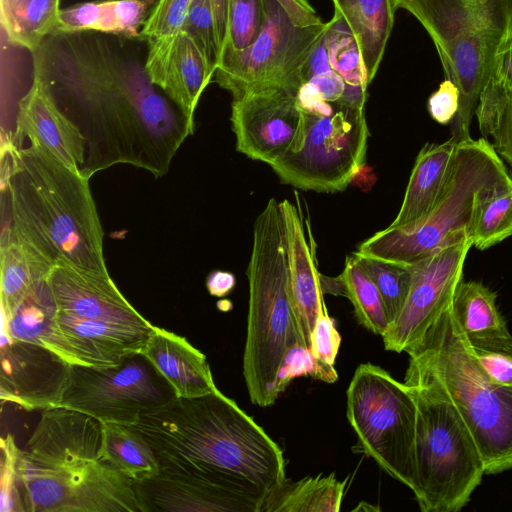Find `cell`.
<instances>
[{
  "label": "cell",
  "instance_id": "cell-1",
  "mask_svg": "<svg viewBox=\"0 0 512 512\" xmlns=\"http://www.w3.org/2000/svg\"><path fill=\"white\" fill-rule=\"evenodd\" d=\"M137 38L53 33L32 52L33 77L85 139L81 174L130 164L156 178L194 123L150 81Z\"/></svg>",
  "mask_w": 512,
  "mask_h": 512
},
{
  "label": "cell",
  "instance_id": "cell-2",
  "mask_svg": "<svg viewBox=\"0 0 512 512\" xmlns=\"http://www.w3.org/2000/svg\"><path fill=\"white\" fill-rule=\"evenodd\" d=\"M7 153L13 235L50 267L109 275L90 179L31 145L9 143Z\"/></svg>",
  "mask_w": 512,
  "mask_h": 512
},
{
  "label": "cell",
  "instance_id": "cell-3",
  "mask_svg": "<svg viewBox=\"0 0 512 512\" xmlns=\"http://www.w3.org/2000/svg\"><path fill=\"white\" fill-rule=\"evenodd\" d=\"M102 424L55 407L41 418L17 471L27 512H144L133 483L102 459Z\"/></svg>",
  "mask_w": 512,
  "mask_h": 512
},
{
  "label": "cell",
  "instance_id": "cell-4",
  "mask_svg": "<svg viewBox=\"0 0 512 512\" xmlns=\"http://www.w3.org/2000/svg\"><path fill=\"white\" fill-rule=\"evenodd\" d=\"M131 427L159 462L210 464L242 475L267 492L286 478L282 449L218 388L198 397H175L144 411Z\"/></svg>",
  "mask_w": 512,
  "mask_h": 512
},
{
  "label": "cell",
  "instance_id": "cell-5",
  "mask_svg": "<svg viewBox=\"0 0 512 512\" xmlns=\"http://www.w3.org/2000/svg\"><path fill=\"white\" fill-rule=\"evenodd\" d=\"M405 352L404 383L429 384L452 402L478 445L485 474L512 469V387L491 381L477 363L452 300Z\"/></svg>",
  "mask_w": 512,
  "mask_h": 512
},
{
  "label": "cell",
  "instance_id": "cell-6",
  "mask_svg": "<svg viewBox=\"0 0 512 512\" xmlns=\"http://www.w3.org/2000/svg\"><path fill=\"white\" fill-rule=\"evenodd\" d=\"M243 376L250 401L268 407L279 397L278 373L287 352L306 346L293 308L281 202L270 198L253 225ZM307 347V346H306Z\"/></svg>",
  "mask_w": 512,
  "mask_h": 512
},
{
  "label": "cell",
  "instance_id": "cell-7",
  "mask_svg": "<svg viewBox=\"0 0 512 512\" xmlns=\"http://www.w3.org/2000/svg\"><path fill=\"white\" fill-rule=\"evenodd\" d=\"M411 13L435 44L445 77L459 89L451 122L457 143L469 140L480 94L493 73L497 49L512 29V0H392Z\"/></svg>",
  "mask_w": 512,
  "mask_h": 512
},
{
  "label": "cell",
  "instance_id": "cell-8",
  "mask_svg": "<svg viewBox=\"0 0 512 512\" xmlns=\"http://www.w3.org/2000/svg\"><path fill=\"white\" fill-rule=\"evenodd\" d=\"M509 177L504 162L486 139L459 142L444 188L431 211L412 224L376 232L353 254L410 265L467 235L479 200Z\"/></svg>",
  "mask_w": 512,
  "mask_h": 512
},
{
  "label": "cell",
  "instance_id": "cell-9",
  "mask_svg": "<svg viewBox=\"0 0 512 512\" xmlns=\"http://www.w3.org/2000/svg\"><path fill=\"white\" fill-rule=\"evenodd\" d=\"M409 386L417 403L411 490L422 512L460 511L485 474L478 445L456 407L442 392L424 383Z\"/></svg>",
  "mask_w": 512,
  "mask_h": 512
},
{
  "label": "cell",
  "instance_id": "cell-10",
  "mask_svg": "<svg viewBox=\"0 0 512 512\" xmlns=\"http://www.w3.org/2000/svg\"><path fill=\"white\" fill-rule=\"evenodd\" d=\"M262 2L263 21L256 41L214 75L233 98L276 86L299 90L306 65L331 25L308 0Z\"/></svg>",
  "mask_w": 512,
  "mask_h": 512
},
{
  "label": "cell",
  "instance_id": "cell-11",
  "mask_svg": "<svg viewBox=\"0 0 512 512\" xmlns=\"http://www.w3.org/2000/svg\"><path fill=\"white\" fill-rule=\"evenodd\" d=\"M346 397L347 419L357 437L353 450L412 489L417 429L412 387L380 366L364 363L356 368Z\"/></svg>",
  "mask_w": 512,
  "mask_h": 512
},
{
  "label": "cell",
  "instance_id": "cell-12",
  "mask_svg": "<svg viewBox=\"0 0 512 512\" xmlns=\"http://www.w3.org/2000/svg\"><path fill=\"white\" fill-rule=\"evenodd\" d=\"M302 111V110H301ZM303 142L269 166L280 181L303 191H344L366 161L365 107L339 104L329 116L304 111Z\"/></svg>",
  "mask_w": 512,
  "mask_h": 512
},
{
  "label": "cell",
  "instance_id": "cell-13",
  "mask_svg": "<svg viewBox=\"0 0 512 512\" xmlns=\"http://www.w3.org/2000/svg\"><path fill=\"white\" fill-rule=\"evenodd\" d=\"M175 397L170 383L140 352L113 367L71 365L58 407L82 412L100 423L132 426L144 411Z\"/></svg>",
  "mask_w": 512,
  "mask_h": 512
},
{
  "label": "cell",
  "instance_id": "cell-14",
  "mask_svg": "<svg viewBox=\"0 0 512 512\" xmlns=\"http://www.w3.org/2000/svg\"><path fill=\"white\" fill-rule=\"evenodd\" d=\"M159 464L157 475L132 482L144 512H260L267 494L250 479L210 464Z\"/></svg>",
  "mask_w": 512,
  "mask_h": 512
},
{
  "label": "cell",
  "instance_id": "cell-15",
  "mask_svg": "<svg viewBox=\"0 0 512 512\" xmlns=\"http://www.w3.org/2000/svg\"><path fill=\"white\" fill-rule=\"evenodd\" d=\"M472 246L467 234L408 265L411 284L407 299L382 336L387 351L405 352L424 336L452 300L462 281L465 259Z\"/></svg>",
  "mask_w": 512,
  "mask_h": 512
},
{
  "label": "cell",
  "instance_id": "cell-16",
  "mask_svg": "<svg viewBox=\"0 0 512 512\" xmlns=\"http://www.w3.org/2000/svg\"><path fill=\"white\" fill-rule=\"evenodd\" d=\"M297 93L296 89L276 86L233 98L230 121L236 150L268 165L298 151L304 115Z\"/></svg>",
  "mask_w": 512,
  "mask_h": 512
},
{
  "label": "cell",
  "instance_id": "cell-17",
  "mask_svg": "<svg viewBox=\"0 0 512 512\" xmlns=\"http://www.w3.org/2000/svg\"><path fill=\"white\" fill-rule=\"evenodd\" d=\"M0 398L21 408L58 407L71 365L51 350L25 341L1 339Z\"/></svg>",
  "mask_w": 512,
  "mask_h": 512
},
{
  "label": "cell",
  "instance_id": "cell-18",
  "mask_svg": "<svg viewBox=\"0 0 512 512\" xmlns=\"http://www.w3.org/2000/svg\"><path fill=\"white\" fill-rule=\"evenodd\" d=\"M146 43L145 69L150 81L194 123L199 99L215 72L185 30Z\"/></svg>",
  "mask_w": 512,
  "mask_h": 512
},
{
  "label": "cell",
  "instance_id": "cell-19",
  "mask_svg": "<svg viewBox=\"0 0 512 512\" xmlns=\"http://www.w3.org/2000/svg\"><path fill=\"white\" fill-rule=\"evenodd\" d=\"M57 312L87 320L149 325L123 296L110 275L58 264L47 278Z\"/></svg>",
  "mask_w": 512,
  "mask_h": 512
},
{
  "label": "cell",
  "instance_id": "cell-20",
  "mask_svg": "<svg viewBox=\"0 0 512 512\" xmlns=\"http://www.w3.org/2000/svg\"><path fill=\"white\" fill-rule=\"evenodd\" d=\"M24 139L71 169L81 172L85 164L86 144L83 135L35 77L17 105L13 142L21 144Z\"/></svg>",
  "mask_w": 512,
  "mask_h": 512
},
{
  "label": "cell",
  "instance_id": "cell-21",
  "mask_svg": "<svg viewBox=\"0 0 512 512\" xmlns=\"http://www.w3.org/2000/svg\"><path fill=\"white\" fill-rule=\"evenodd\" d=\"M280 202L287 245L290 296L301 335L310 349L312 330L320 312L326 307L320 273L305 235L300 207L288 199Z\"/></svg>",
  "mask_w": 512,
  "mask_h": 512
},
{
  "label": "cell",
  "instance_id": "cell-22",
  "mask_svg": "<svg viewBox=\"0 0 512 512\" xmlns=\"http://www.w3.org/2000/svg\"><path fill=\"white\" fill-rule=\"evenodd\" d=\"M141 353L170 383L177 397H198L217 389L206 356L185 337L155 326Z\"/></svg>",
  "mask_w": 512,
  "mask_h": 512
},
{
  "label": "cell",
  "instance_id": "cell-23",
  "mask_svg": "<svg viewBox=\"0 0 512 512\" xmlns=\"http://www.w3.org/2000/svg\"><path fill=\"white\" fill-rule=\"evenodd\" d=\"M457 144L450 137L443 143H427L421 148L398 214L389 226L412 224L431 211L446 183Z\"/></svg>",
  "mask_w": 512,
  "mask_h": 512
},
{
  "label": "cell",
  "instance_id": "cell-24",
  "mask_svg": "<svg viewBox=\"0 0 512 512\" xmlns=\"http://www.w3.org/2000/svg\"><path fill=\"white\" fill-rule=\"evenodd\" d=\"M335 13L349 28L357 44L368 83L374 79L390 37L394 12L392 0H332Z\"/></svg>",
  "mask_w": 512,
  "mask_h": 512
},
{
  "label": "cell",
  "instance_id": "cell-25",
  "mask_svg": "<svg viewBox=\"0 0 512 512\" xmlns=\"http://www.w3.org/2000/svg\"><path fill=\"white\" fill-rule=\"evenodd\" d=\"M346 483L334 473L298 481L285 478L267 492L260 512H338Z\"/></svg>",
  "mask_w": 512,
  "mask_h": 512
},
{
  "label": "cell",
  "instance_id": "cell-26",
  "mask_svg": "<svg viewBox=\"0 0 512 512\" xmlns=\"http://www.w3.org/2000/svg\"><path fill=\"white\" fill-rule=\"evenodd\" d=\"M0 266L1 317H8L37 284L46 280L52 268L23 245L9 228L2 234Z\"/></svg>",
  "mask_w": 512,
  "mask_h": 512
},
{
  "label": "cell",
  "instance_id": "cell-27",
  "mask_svg": "<svg viewBox=\"0 0 512 512\" xmlns=\"http://www.w3.org/2000/svg\"><path fill=\"white\" fill-rule=\"evenodd\" d=\"M60 0H0L1 27L9 43L31 53L56 30Z\"/></svg>",
  "mask_w": 512,
  "mask_h": 512
},
{
  "label": "cell",
  "instance_id": "cell-28",
  "mask_svg": "<svg viewBox=\"0 0 512 512\" xmlns=\"http://www.w3.org/2000/svg\"><path fill=\"white\" fill-rule=\"evenodd\" d=\"M103 460L131 482H141L159 473L160 464L153 449L131 426L101 423Z\"/></svg>",
  "mask_w": 512,
  "mask_h": 512
},
{
  "label": "cell",
  "instance_id": "cell-29",
  "mask_svg": "<svg viewBox=\"0 0 512 512\" xmlns=\"http://www.w3.org/2000/svg\"><path fill=\"white\" fill-rule=\"evenodd\" d=\"M57 306L44 280L37 284L8 317H1V339L34 343L46 348Z\"/></svg>",
  "mask_w": 512,
  "mask_h": 512
},
{
  "label": "cell",
  "instance_id": "cell-30",
  "mask_svg": "<svg viewBox=\"0 0 512 512\" xmlns=\"http://www.w3.org/2000/svg\"><path fill=\"white\" fill-rule=\"evenodd\" d=\"M496 294L482 283L461 281L454 292L452 308L468 339H480L508 333Z\"/></svg>",
  "mask_w": 512,
  "mask_h": 512
},
{
  "label": "cell",
  "instance_id": "cell-31",
  "mask_svg": "<svg viewBox=\"0 0 512 512\" xmlns=\"http://www.w3.org/2000/svg\"><path fill=\"white\" fill-rule=\"evenodd\" d=\"M468 235L480 250L512 236V178L495 185L479 200Z\"/></svg>",
  "mask_w": 512,
  "mask_h": 512
},
{
  "label": "cell",
  "instance_id": "cell-32",
  "mask_svg": "<svg viewBox=\"0 0 512 512\" xmlns=\"http://www.w3.org/2000/svg\"><path fill=\"white\" fill-rule=\"evenodd\" d=\"M479 129L491 137L496 152L512 167V92L492 73L476 107Z\"/></svg>",
  "mask_w": 512,
  "mask_h": 512
},
{
  "label": "cell",
  "instance_id": "cell-33",
  "mask_svg": "<svg viewBox=\"0 0 512 512\" xmlns=\"http://www.w3.org/2000/svg\"><path fill=\"white\" fill-rule=\"evenodd\" d=\"M340 277L358 322L367 330L382 337L390 326L384 301L375 283L362 269L354 255L346 257Z\"/></svg>",
  "mask_w": 512,
  "mask_h": 512
},
{
  "label": "cell",
  "instance_id": "cell-34",
  "mask_svg": "<svg viewBox=\"0 0 512 512\" xmlns=\"http://www.w3.org/2000/svg\"><path fill=\"white\" fill-rule=\"evenodd\" d=\"M262 21V0H229L227 32L218 68L234 60L256 41Z\"/></svg>",
  "mask_w": 512,
  "mask_h": 512
},
{
  "label": "cell",
  "instance_id": "cell-35",
  "mask_svg": "<svg viewBox=\"0 0 512 512\" xmlns=\"http://www.w3.org/2000/svg\"><path fill=\"white\" fill-rule=\"evenodd\" d=\"M354 256L378 288L391 324L401 312L409 293L411 284L409 266Z\"/></svg>",
  "mask_w": 512,
  "mask_h": 512
},
{
  "label": "cell",
  "instance_id": "cell-36",
  "mask_svg": "<svg viewBox=\"0 0 512 512\" xmlns=\"http://www.w3.org/2000/svg\"><path fill=\"white\" fill-rule=\"evenodd\" d=\"M100 32L117 35L112 0H95L61 9L54 33Z\"/></svg>",
  "mask_w": 512,
  "mask_h": 512
},
{
  "label": "cell",
  "instance_id": "cell-37",
  "mask_svg": "<svg viewBox=\"0 0 512 512\" xmlns=\"http://www.w3.org/2000/svg\"><path fill=\"white\" fill-rule=\"evenodd\" d=\"M468 341L472 355L491 381L512 387V335L508 332Z\"/></svg>",
  "mask_w": 512,
  "mask_h": 512
},
{
  "label": "cell",
  "instance_id": "cell-38",
  "mask_svg": "<svg viewBox=\"0 0 512 512\" xmlns=\"http://www.w3.org/2000/svg\"><path fill=\"white\" fill-rule=\"evenodd\" d=\"M183 30L192 37L210 68L216 72L221 58L222 43L206 0H192Z\"/></svg>",
  "mask_w": 512,
  "mask_h": 512
},
{
  "label": "cell",
  "instance_id": "cell-39",
  "mask_svg": "<svg viewBox=\"0 0 512 512\" xmlns=\"http://www.w3.org/2000/svg\"><path fill=\"white\" fill-rule=\"evenodd\" d=\"M311 376L326 383H333L338 375L334 365L317 360L311 350L304 345L291 348L285 355L277 379V391L280 395L291 381L300 376Z\"/></svg>",
  "mask_w": 512,
  "mask_h": 512
},
{
  "label": "cell",
  "instance_id": "cell-40",
  "mask_svg": "<svg viewBox=\"0 0 512 512\" xmlns=\"http://www.w3.org/2000/svg\"><path fill=\"white\" fill-rule=\"evenodd\" d=\"M19 450L13 435L1 438L0 512H27L17 471Z\"/></svg>",
  "mask_w": 512,
  "mask_h": 512
},
{
  "label": "cell",
  "instance_id": "cell-41",
  "mask_svg": "<svg viewBox=\"0 0 512 512\" xmlns=\"http://www.w3.org/2000/svg\"><path fill=\"white\" fill-rule=\"evenodd\" d=\"M192 0H158L140 38L147 41L175 35L183 30Z\"/></svg>",
  "mask_w": 512,
  "mask_h": 512
},
{
  "label": "cell",
  "instance_id": "cell-42",
  "mask_svg": "<svg viewBox=\"0 0 512 512\" xmlns=\"http://www.w3.org/2000/svg\"><path fill=\"white\" fill-rule=\"evenodd\" d=\"M158 0H112L117 35L140 38V33Z\"/></svg>",
  "mask_w": 512,
  "mask_h": 512
},
{
  "label": "cell",
  "instance_id": "cell-43",
  "mask_svg": "<svg viewBox=\"0 0 512 512\" xmlns=\"http://www.w3.org/2000/svg\"><path fill=\"white\" fill-rule=\"evenodd\" d=\"M340 344L341 336L325 307L320 312L312 330L310 350L317 360L334 365Z\"/></svg>",
  "mask_w": 512,
  "mask_h": 512
},
{
  "label": "cell",
  "instance_id": "cell-44",
  "mask_svg": "<svg viewBox=\"0 0 512 512\" xmlns=\"http://www.w3.org/2000/svg\"><path fill=\"white\" fill-rule=\"evenodd\" d=\"M459 104V89L451 80L445 79L429 97L427 107L430 116L436 122L445 125L453 121Z\"/></svg>",
  "mask_w": 512,
  "mask_h": 512
},
{
  "label": "cell",
  "instance_id": "cell-45",
  "mask_svg": "<svg viewBox=\"0 0 512 512\" xmlns=\"http://www.w3.org/2000/svg\"><path fill=\"white\" fill-rule=\"evenodd\" d=\"M493 74L512 92V29L506 34L497 49Z\"/></svg>",
  "mask_w": 512,
  "mask_h": 512
},
{
  "label": "cell",
  "instance_id": "cell-46",
  "mask_svg": "<svg viewBox=\"0 0 512 512\" xmlns=\"http://www.w3.org/2000/svg\"><path fill=\"white\" fill-rule=\"evenodd\" d=\"M236 285L233 273L222 270L212 271L206 279V288L210 295L224 297L228 295Z\"/></svg>",
  "mask_w": 512,
  "mask_h": 512
},
{
  "label": "cell",
  "instance_id": "cell-47",
  "mask_svg": "<svg viewBox=\"0 0 512 512\" xmlns=\"http://www.w3.org/2000/svg\"><path fill=\"white\" fill-rule=\"evenodd\" d=\"M209 4V7L212 11L220 40L222 43V48L224 45L226 32H227V23H228V10H229V0H206ZM222 53V52H221Z\"/></svg>",
  "mask_w": 512,
  "mask_h": 512
},
{
  "label": "cell",
  "instance_id": "cell-48",
  "mask_svg": "<svg viewBox=\"0 0 512 512\" xmlns=\"http://www.w3.org/2000/svg\"><path fill=\"white\" fill-rule=\"evenodd\" d=\"M320 286L323 294L346 297L345 285L340 275L331 278L320 274Z\"/></svg>",
  "mask_w": 512,
  "mask_h": 512
},
{
  "label": "cell",
  "instance_id": "cell-49",
  "mask_svg": "<svg viewBox=\"0 0 512 512\" xmlns=\"http://www.w3.org/2000/svg\"><path fill=\"white\" fill-rule=\"evenodd\" d=\"M360 510H363V511H378L379 508L378 507H373L371 504L369 503H366V502H361L358 507H356L355 509H353V511H360Z\"/></svg>",
  "mask_w": 512,
  "mask_h": 512
}]
</instances>
